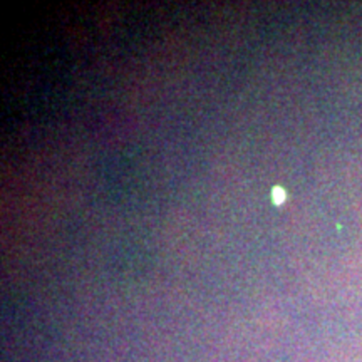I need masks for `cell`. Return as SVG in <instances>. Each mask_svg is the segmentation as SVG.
<instances>
[{"label": "cell", "mask_w": 362, "mask_h": 362, "mask_svg": "<svg viewBox=\"0 0 362 362\" xmlns=\"http://www.w3.org/2000/svg\"><path fill=\"white\" fill-rule=\"evenodd\" d=\"M285 198H287V194H285V192L280 187H275L274 189H272V200H274L275 205L284 203Z\"/></svg>", "instance_id": "6da1fadb"}]
</instances>
